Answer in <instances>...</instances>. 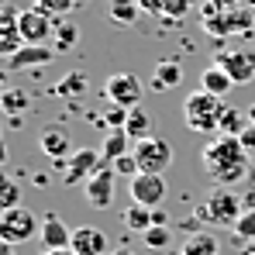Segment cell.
<instances>
[{"instance_id": "e575fe53", "label": "cell", "mask_w": 255, "mask_h": 255, "mask_svg": "<svg viewBox=\"0 0 255 255\" xmlns=\"http://www.w3.org/2000/svg\"><path fill=\"white\" fill-rule=\"evenodd\" d=\"M111 166H114V172H118V176H128V179H134V176L141 172L134 155H121V159H118V162H111Z\"/></svg>"}, {"instance_id": "3957f363", "label": "cell", "mask_w": 255, "mask_h": 255, "mask_svg": "<svg viewBox=\"0 0 255 255\" xmlns=\"http://www.w3.org/2000/svg\"><path fill=\"white\" fill-rule=\"evenodd\" d=\"M245 214V204L235 190H224V186H214L211 197L197 207V217L204 224H221V228H235V221Z\"/></svg>"}, {"instance_id": "60d3db41", "label": "cell", "mask_w": 255, "mask_h": 255, "mask_svg": "<svg viewBox=\"0 0 255 255\" xmlns=\"http://www.w3.org/2000/svg\"><path fill=\"white\" fill-rule=\"evenodd\" d=\"M107 255H134V252H131L128 245H118V249H111V252H107Z\"/></svg>"}, {"instance_id": "83f0119b", "label": "cell", "mask_w": 255, "mask_h": 255, "mask_svg": "<svg viewBox=\"0 0 255 255\" xmlns=\"http://www.w3.org/2000/svg\"><path fill=\"white\" fill-rule=\"evenodd\" d=\"M245 128H249V114L228 104V107H224V114H221V125H217V134H235V138H238V134H242Z\"/></svg>"}, {"instance_id": "836d02e7", "label": "cell", "mask_w": 255, "mask_h": 255, "mask_svg": "<svg viewBox=\"0 0 255 255\" xmlns=\"http://www.w3.org/2000/svg\"><path fill=\"white\" fill-rule=\"evenodd\" d=\"M128 114H131L128 107H118V104H111V107L104 111V125H107V128H125V125H128Z\"/></svg>"}, {"instance_id": "9c48e42d", "label": "cell", "mask_w": 255, "mask_h": 255, "mask_svg": "<svg viewBox=\"0 0 255 255\" xmlns=\"http://www.w3.org/2000/svg\"><path fill=\"white\" fill-rule=\"evenodd\" d=\"M169 197V183L166 176H155V172H138L131 179V200L134 204H145V207H162V200Z\"/></svg>"}, {"instance_id": "b9f144b4", "label": "cell", "mask_w": 255, "mask_h": 255, "mask_svg": "<svg viewBox=\"0 0 255 255\" xmlns=\"http://www.w3.org/2000/svg\"><path fill=\"white\" fill-rule=\"evenodd\" d=\"M45 255H76L73 249H55V252H45Z\"/></svg>"}, {"instance_id": "7402d4cb", "label": "cell", "mask_w": 255, "mask_h": 255, "mask_svg": "<svg viewBox=\"0 0 255 255\" xmlns=\"http://www.w3.org/2000/svg\"><path fill=\"white\" fill-rule=\"evenodd\" d=\"M231 86H235V80L221 69V66H207L204 73H200V90H207V93H214V97H228L231 93Z\"/></svg>"}, {"instance_id": "7c38bea8", "label": "cell", "mask_w": 255, "mask_h": 255, "mask_svg": "<svg viewBox=\"0 0 255 255\" xmlns=\"http://www.w3.org/2000/svg\"><path fill=\"white\" fill-rule=\"evenodd\" d=\"M245 28H252V14L249 10L207 14V21H204V31L207 35H235V31H245Z\"/></svg>"}, {"instance_id": "d590c367", "label": "cell", "mask_w": 255, "mask_h": 255, "mask_svg": "<svg viewBox=\"0 0 255 255\" xmlns=\"http://www.w3.org/2000/svg\"><path fill=\"white\" fill-rule=\"evenodd\" d=\"M138 7H141V14L162 17V7H166V0H138Z\"/></svg>"}, {"instance_id": "30bf717a", "label": "cell", "mask_w": 255, "mask_h": 255, "mask_svg": "<svg viewBox=\"0 0 255 255\" xmlns=\"http://www.w3.org/2000/svg\"><path fill=\"white\" fill-rule=\"evenodd\" d=\"M104 166V155H100V148H76L69 159H66V172H62V183H69V186H76V183H86L93 172Z\"/></svg>"}, {"instance_id": "f1b7e54d", "label": "cell", "mask_w": 255, "mask_h": 255, "mask_svg": "<svg viewBox=\"0 0 255 255\" xmlns=\"http://www.w3.org/2000/svg\"><path fill=\"white\" fill-rule=\"evenodd\" d=\"M55 93H59V97H66V100H76V97H83V93H86V73H80V69L66 73V76L55 83Z\"/></svg>"}, {"instance_id": "6da1fadb", "label": "cell", "mask_w": 255, "mask_h": 255, "mask_svg": "<svg viewBox=\"0 0 255 255\" xmlns=\"http://www.w3.org/2000/svg\"><path fill=\"white\" fill-rule=\"evenodd\" d=\"M249 159L252 155L245 152V145L235 134H214L211 141L204 145V152H200V162H204L207 179H211L214 186H224V190H231L238 179H245Z\"/></svg>"}, {"instance_id": "5bb4252c", "label": "cell", "mask_w": 255, "mask_h": 255, "mask_svg": "<svg viewBox=\"0 0 255 255\" xmlns=\"http://www.w3.org/2000/svg\"><path fill=\"white\" fill-rule=\"evenodd\" d=\"M42 245H45V252H55V249H69L73 245V231L66 228V221L59 217V214L52 211V214H45L42 217Z\"/></svg>"}, {"instance_id": "603a6c76", "label": "cell", "mask_w": 255, "mask_h": 255, "mask_svg": "<svg viewBox=\"0 0 255 255\" xmlns=\"http://www.w3.org/2000/svg\"><path fill=\"white\" fill-rule=\"evenodd\" d=\"M179 255H221V242L211 231H197V235H186Z\"/></svg>"}, {"instance_id": "8d00e7d4", "label": "cell", "mask_w": 255, "mask_h": 255, "mask_svg": "<svg viewBox=\"0 0 255 255\" xmlns=\"http://www.w3.org/2000/svg\"><path fill=\"white\" fill-rule=\"evenodd\" d=\"M238 141L245 145V152H249V155H255V125H249V128H245V131L238 134Z\"/></svg>"}, {"instance_id": "52a82bcc", "label": "cell", "mask_w": 255, "mask_h": 255, "mask_svg": "<svg viewBox=\"0 0 255 255\" xmlns=\"http://www.w3.org/2000/svg\"><path fill=\"white\" fill-rule=\"evenodd\" d=\"M214 66H221L235 86H245L255 80V48H231V52H217Z\"/></svg>"}, {"instance_id": "277c9868", "label": "cell", "mask_w": 255, "mask_h": 255, "mask_svg": "<svg viewBox=\"0 0 255 255\" xmlns=\"http://www.w3.org/2000/svg\"><path fill=\"white\" fill-rule=\"evenodd\" d=\"M42 235V221L31 207H14V211L0 214V242L7 245H21L28 238Z\"/></svg>"}, {"instance_id": "44dd1931", "label": "cell", "mask_w": 255, "mask_h": 255, "mask_svg": "<svg viewBox=\"0 0 255 255\" xmlns=\"http://www.w3.org/2000/svg\"><path fill=\"white\" fill-rule=\"evenodd\" d=\"M183 83V66L179 62H155V69H152V90L155 93H162V90H176V86Z\"/></svg>"}, {"instance_id": "2e32d148", "label": "cell", "mask_w": 255, "mask_h": 255, "mask_svg": "<svg viewBox=\"0 0 255 255\" xmlns=\"http://www.w3.org/2000/svg\"><path fill=\"white\" fill-rule=\"evenodd\" d=\"M76 255H107L111 252V242H107V235L100 231V228H76L73 231V245H69Z\"/></svg>"}, {"instance_id": "ab89813d", "label": "cell", "mask_w": 255, "mask_h": 255, "mask_svg": "<svg viewBox=\"0 0 255 255\" xmlns=\"http://www.w3.org/2000/svg\"><path fill=\"white\" fill-rule=\"evenodd\" d=\"M31 183H35V186H48V176H45V172H35Z\"/></svg>"}, {"instance_id": "5b68a950", "label": "cell", "mask_w": 255, "mask_h": 255, "mask_svg": "<svg viewBox=\"0 0 255 255\" xmlns=\"http://www.w3.org/2000/svg\"><path fill=\"white\" fill-rule=\"evenodd\" d=\"M131 155L138 159V169H141V172H155V176H166V169L172 166V145L166 141V138H159V134L134 141Z\"/></svg>"}, {"instance_id": "484cf974", "label": "cell", "mask_w": 255, "mask_h": 255, "mask_svg": "<svg viewBox=\"0 0 255 255\" xmlns=\"http://www.w3.org/2000/svg\"><path fill=\"white\" fill-rule=\"evenodd\" d=\"M141 245H145L148 252H169V249H172V228H169V224H155V228H148V231L141 235Z\"/></svg>"}, {"instance_id": "1f68e13d", "label": "cell", "mask_w": 255, "mask_h": 255, "mask_svg": "<svg viewBox=\"0 0 255 255\" xmlns=\"http://www.w3.org/2000/svg\"><path fill=\"white\" fill-rule=\"evenodd\" d=\"M235 238L238 242H255V211H245L238 221H235Z\"/></svg>"}, {"instance_id": "f546056e", "label": "cell", "mask_w": 255, "mask_h": 255, "mask_svg": "<svg viewBox=\"0 0 255 255\" xmlns=\"http://www.w3.org/2000/svg\"><path fill=\"white\" fill-rule=\"evenodd\" d=\"M21 207V186L14 179H0V214Z\"/></svg>"}, {"instance_id": "f35d334b", "label": "cell", "mask_w": 255, "mask_h": 255, "mask_svg": "<svg viewBox=\"0 0 255 255\" xmlns=\"http://www.w3.org/2000/svg\"><path fill=\"white\" fill-rule=\"evenodd\" d=\"M238 255H255V242H238Z\"/></svg>"}, {"instance_id": "d6a6232c", "label": "cell", "mask_w": 255, "mask_h": 255, "mask_svg": "<svg viewBox=\"0 0 255 255\" xmlns=\"http://www.w3.org/2000/svg\"><path fill=\"white\" fill-rule=\"evenodd\" d=\"M190 7H193V0H166V7H162V17L166 21H183L186 14H190Z\"/></svg>"}, {"instance_id": "f6af8a7d", "label": "cell", "mask_w": 255, "mask_h": 255, "mask_svg": "<svg viewBox=\"0 0 255 255\" xmlns=\"http://www.w3.org/2000/svg\"><path fill=\"white\" fill-rule=\"evenodd\" d=\"M76 3H86V0H76Z\"/></svg>"}, {"instance_id": "ac0fdd59", "label": "cell", "mask_w": 255, "mask_h": 255, "mask_svg": "<svg viewBox=\"0 0 255 255\" xmlns=\"http://www.w3.org/2000/svg\"><path fill=\"white\" fill-rule=\"evenodd\" d=\"M131 148H134V141L128 138L125 128H107L104 131V145H100L104 162H118L121 155H131Z\"/></svg>"}, {"instance_id": "9a60e30c", "label": "cell", "mask_w": 255, "mask_h": 255, "mask_svg": "<svg viewBox=\"0 0 255 255\" xmlns=\"http://www.w3.org/2000/svg\"><path fill=\"white\" fill-rule=\"evenodd\" d=\"M166 217H169V214L162 211V207H145V204H134V200H131V207L125 211V224L131 231L145 235V231L155 228V224H169Z\"/></svg>"}, {"instance_id": "e0dca14e", "label": "cell", "mask_w": 255, "mask_h": 255, "mask_svg": "<svg viewBox=\"0 0 255 255\" xmlns=\"http://www.w3.org/2000/svg\"><path fill=\"white\" fill-rule=\"evenodd\" d=\"M55 55H59V52L48 48V45H24L21 52H14V55L7 59V69H35V66L52 62Z\"/></svg>"}, {"instance_id": "ba28073f", "label": "cell", "mask_w": 255, "mask_h": 255, "mask_svg": "<svg viewBox=\"0 0 255 255\" xmlns=\"http://www.w3.org/2000/svg\"><path fill=\"white\" fill-rule=\"evenodd\" d=\"M114 166L111 162H104L100 169L93 172L90 179L83 183V197L90 207H97V211H107L111 204H114Z\"/></svg>"}, {"instance_id": "74e56055", "label": "cell", "mask_w": 255, "mask_h": 255, "mask_svg": "<svg viewBox=\"0 0 255 255\" xmlns=\"http://www.w3.org/2000/svg\"><path fill=\"white\" fill-rule=\"evenodd\" d=\"M242 204H245V211H255V183L242 193Z\"/></svg>"}, {"instance_id": "cb8c5ba5", "label": "cell", "mask_w": 255, "mask_h": 255, "mask_svg": "<svg viewBox=\"0 0 255 255\" xmlns=\"http://www.w3.org/2000/svg\"><path fill=\"white\" fill-rule=\"evenodd\" d=\"M128 138L131 141H141V138H152V114L145 111V107H131V114H128Z\"/></svg>"}, {"instance_id": "4fadbf2b", "label": "cell", "mask_w": 255, "mask_h": 255, "mask_svg": "<svg viewBox=\"0 0 255 255\" xmlns=\"http://www.w3.org/2000/svg\"><path fill=\"white\" fill-rule=\"evenodd\" d=\"M38 148H42V155H48L52 162H62V159H69L76 152L66 128H45L42 134H38Z\"/></svg>"}, {"instance_id": "7a4b0ae2", "label": "cell", "mask_w": 255, "mask_h": 255, "mask_svg": "<svg viewBox=\"0 0 255 255\" xmlns=\"http://www.w3.org/2000/svg\"><path fill=\"white\" fill-rule=\"evenodd\" d=\"M224 100L221 97H214L207 90H193V93H186V100H183V121L190 131H197V134H217V125H221V114H224Z\"/></svg>"}, {"instance_id": "7bdbcfd3", "label": "cell", "mask_w": 255, "mask_h": 255, "mask_svg": "<svg viewBox=\"0 0 255 255\" xmlns=\"http://www.w3.org/2000/svg\"><path fill=\"white\" fill-rule=\"evenodd\" d=\"M0 255H14V245H7V242H3V245H0Z\"/></svg>"}, {"instance_id": "d4e9b609", "label": "cell", "mask_w": 255, "mask_h": 255, "mask_svg": "<svg viewBox=\"0 0 255 255\" xmlns=\"http://www.w3.org/2000/svg\"><path fill=\"white\" fill-rule=\"evenodd\" d=\"M52 38H55L52 48L62 55V52H69L73 45L80 42V31H76V24H73L69 17H55V35H52Z\"/></svg>"}, {"instance_id": "ffe728a7", "label": "cell", "mask_w": 255, "mask_h": 255, "mask_svg": "<svg viewBox=\"0 0 255 255\" xmlns=\"http://www.w3.org/2000/svg\"><path fill=\"white\" fill-rule=\"evenodd\" d=\"M138 14H141L138 0H107V21L114 28H131L138 21Z\"/></svg>"}, {"instance_id": "8992f818", "label": "cell", "mask_w": 255, "mask_h": 255, "mask_svg": "<svg viewBox=\"0 0 255 255\" xmlns=\"http://www.w3.org/2000/svg\"><path fill=\"white\" fill-rule=\"evenodd\" d=\"M141 93H145V86L138 83L134 73H111L107 83H104V97L118 107H128V111L141 107Z\"/></svg>"}, {"instance_id": "d6986e66", "label": "cell", "mask_w": 255, "mask_h": 255, "mask_svg": "<svg viewBox=\"0 0 255 255\" xmlns=\"http://www.w3.org/2000/svg\"><path fill=\"white\" fill-rule=\"evenodd\" d=\"M21 48H24V38H21V28H17V14L7 10L3 21H0V52L10 59V55L21 52Z\"/></svg>"}, {"instance_id": "4316f807", "label": "cell", "mask_w": 255, "mask_h": 255, "mask_svg": "<svg viewBox=\"0 0 255 255\" xmlns=\"http://www.w3.org/2000/svg\"><path fill=\"white\" fill-rule=\"evenodd\" d=\"M0 107H3L7 118H21L31 107V97H28V90H3L0 93Z\"/></svg>"}, {"instance_id": "ee69618b", "label": "cell", "mask_w": 255, "mask_h": 255, "mask_svg": "<svg viewBox=\"0 0 255 255\" xmlns=\"http://www.w3.org/2000/svg\"><path fill=\"white\" fill-rule=\"evenodd\" d=\"M245 114H249V125H255V104L249 107V111H245Z\"/></svg>"}, {"instance_id": "4dcf8cb0", "label": "cell", "mask_w": 255, "mask_h": 255, "mask_svg": "<svg viewBox=\"0 0 255 255\" xmlns=\"http://www.w3.org/2000/svg\"><path fill=\"white\" fill-rule=\"evenodd\" d=\"M73 7H76V0H35V10L48 14L52 21H55V14H59V17H66Z\"/></svg>"}, {"instance_id": "8fae6325", "label": "cell", "mask_w": 255, "mask_h": 255, "mask_svg": "<svg viewBox=\"0 0 255 255\" xmlns=\"http://www.w3.org/2000/svg\"><path fill=\"white\" fill-rule=\"evenodd\" d=\"M17 28H21L24 45H45L55 35V21H52L48 14H42V10H35V7L17 14Z\"/></svg>"}]
</instances>
